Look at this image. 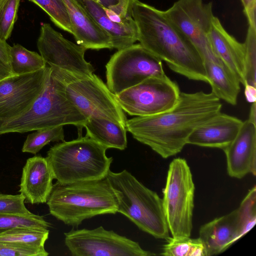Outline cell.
<instances>
[{
  "mask_svg": "<svg viewBox=\"0 0 256 256\" xmlns=\"http://www.w3.org/2000/svg\"><path fill=\"white\" fill-rule=\"evenodd\" d=\"M24 197L22 194H0V214L28 215L30 212L24 204Z\"/></svg>",
  "mask_w": 256,
  "mask_h": 256,
  "instance_id": "obj_34",
  "label": "cell"
},
{
  "mask_svg": "<svg viewBox=\"0 0 256 256\" xmlns=\"http://www.w3.org/2000/svg\"><path fill=\"white\" fill-rule=\"evenodd\" d=\"M44 248L0 241V256H47Z\"/></svg>",
  "mask_w": 256,
  "mask_h": 256,
  "instance_id": "obj_33",
  "label": "cell"
},
{
  "mask_svg": "<svg viewBox=\"0 0 256 256\" xmlns=\"http://www.w3.org/2000/svg\"><path fill=\"white\" fill-rule=\"evenodd\" d=\"M241 1L244 6V13L248 21V26L256 28V0H241Z\"/></svg>",
  "mask_w": 256,
  "mask_h": 256,
  "instance_id": "obj_37",
  "label": "cell"
},
{
  "mask_svg": "<svg viewBox=\"0 0 256 256\" xmlns=\"http://www.w3.org/2000/svg\"><path fill=\"white\" fill-rule=\"evenodd\" d=\"M84 128L86 136L108 149L124 150L127 147L126 130L120 124L104 118L88 119Z\"/></svg>",
  "mask_w": 256,
  "mask_h": 256,
  "instance_id": "obj_23",
  "label": "cell"
},
{
  "mask_svg": "<svg viewBox=\"0 0 256 256\" xmlns=\"http://www.w3.org/2000/svg\"><path fill=\"white\" fill-rule=\"evenodd\" d=\"M195 186L186 160L174 158L168 171L162 204L172 237H190L192 229Z\"/></svg>",
  "mask_w": 256,
  "mask_h": 256,
  "instance_id": "obj_8",
  "label": "cell"
},
{
  "mask_svg": "<svg viewBox=\"0 0 256 256\" xmlns=\"http://www.w3.org/2000/svg\"><path fill=\"white\" fill-rule=\"evenodd\" d=\"M208 38L216 56L236 76L244 85V43L240 42L230 34L219 19L214 16L212 18Z\"/></svg>",
  "mask_w": 256,
  "mask_h": 256,
  "instance_id": "obj_20",
  "label": "cell"
},
{
  "mask_svg": "<svg viewBox=\"0 0 256 256\" xmlns=\"http://www.w3.org/2000/svg\"><path fill=\"white\" fill-rule=\"evenodd\" d=\"M243 122L220 112L192 132L188 144L224 150L237 136Z\"/></svg>",
  "mask_w": 256,
  "mask_h": 256,
  "instance_id": "obj_18",
  "label": "cell"
},
{
  "mask_svg": "<svg viewBox=\"0 0 256 256\" xmlns=\"http://www.w3.org/2000/svg\"><path fill=\"white\" fill-rule=\"evenodd\" d=\"M250 122L256 125V102L252 103L248 118L247 120Z\"/></svg>",
  "mask_w": 256,
  "mask_h": 256,
  "instance_id": "obj_39",
  "label": "cell"
},
{
  "mask_svg": "<svg viewBox=\"0 0 256 256\" xmlns=\"http://www.w3.org/2000/svg\"><path fill=\"white\" fill-rule=\"evenodd\" d=\"M98 25L110 36L112 48L120 50L138 40L137 28L132 18L122 23L112 22L104 8L95 0H76Z\"/></svg>",
  "mask_w": 256,
  "mask_h": 256,
  "instance_id": "obj_21",
  "label": "cell"
},
{
  "mask_svg": "<svg viewBox=\"0 0 256 256\" xmlns=\"http://www.w3.org/2000/svg\"><path fill=\"white\" fill-rule=\"evenodd\" d=\"M68 98L86 118H104L125 127L127 120L114 94L96 75L51 67Z\"/></svg>",
  "mask_w": 256,
  "mask_h": 256,
  "instance_id": "obj_7",
  "label": "cell"
},
{
  "mask_svg": "<svg viewBox=\"0 0 256 256\" xmlns=\"http://www.w3.org/2000/svg\"><path fill=\"white\" fill-rule=\"evenodd\" d=\"M102 6L124 18L132 16V6L134 0H95Z\"/></svg>",
  "mask_w": 256,
  "mask_h": 256,
  "instance_id": "obj_35",
  "label": "cell"
},
{
  "mask_svg": "<svg viewBox=\"0 0 256 256\" xmlns=\"http://www.w3.org/2000/svg\"><path fill=\"white\" fill-rule=\"evenodd\" d=\"M244 236L238 208L202 226L199 238L206 256L220 254Z\"/></svg>",
  "mask_w": 256,
  "mask_h": 256,
  "instance_id": "obj_16",
  "label": "cell"
},
{
  "mask_svg": "<svg viewBox=\"0 0 256 256\" xmlns=\"http://www.w3.org/2000/svg\"><path fill=\"white\" fill-rule=\"evenodd\" d=\"M11 46L0 38V80L13 75L10 66Z\"/></svg>",
  "mask_w": 256,
  "mask_h": 256,
  "instance_id": "obj_36",
  "label": "cell"
},
{
  "mask_svg": "<svg viewBox=\"0 0 256 256\" xmlns=\"http://www.w3.org/2000/svg\"><path fill=\"white\" fill-rule=\"evenodd\" d=\"M222 108L220 100L212 92H180L172 108L127 120L125 128L134 138L166 158L180 152L194 130L221 112Z\"/></svg>",
  "mask_w": 256,
  "mask_h": 256,
  "instance_id": "obj_1",
  "label": "cell"
},
{
  "mask_svg": "<svg viewBox=\"0 0 256 256\" xmlns=\"http://www.w3.org/2000/svg\"><path fill=\"white\" fill-rule=\"evenodd\" d=\"M50 66L0 80V125L25 112L44 90Z\"/></svg>",
  "mask_w": 256,
  "mask_h": 256,
  "instance_id": "obj_13",
  "label": "cell"
},
{
  "mask_svg": "<svg viewBox=\"0 0 256 256\" xmlns=\"http://www.w3.org/2000/svg\"><path fill=\"white\" fill-rule=\"evenodd\" d=\"M64 126L36 130L27 138L22 148V152L36 154L46 144L50 142L64 141Z\"/></svg>",
  "mask_w": 256,
  "mask_h": 256,
  "instance_id": "obj_27",
  "label": "cell"
},
{
  "mask_svg": "<svg viewBox=\"0 0 256 256\" xmlns=\"http://www.w3.org/2000/svg\"><path fill=\"white\" fill-rule=\"evenodd\" d=\"M131 14L137 28V40L144 48L164 60L174 72L208 83L202 58L164 11L134 0Z\"/></svg>",
  "mask_w": 256,
  "mask_h": 256,
  "instance_id": "obj_2",
  "label": "cell"
},
{
  "mask_svg": "<svg viewBox=\"0 0 256 256\" xmlns=\"http://www.w3.org/2000/svg\"><path fill=\"white\" fill-rule=\"evenodd\" d=\"M226 156L228 174L242 178L256 174V125L243 122L235 138L223 150Z\"/></svg>",
  "mask_w": 256,
  "mask_h": 256,
  "instance_id": "obj_15",
  "label": "cell"
},
{
  "mask_svg": "<svg viewBox=\"0 0 256 256\" xmlns=\"http://www.w3.org/2000/svg\"><path fill=\"white\" fill-rule=\"evenodd\" d=\"M86 118L68 98L52 69L42 92L30 108L20 116L0 125V134L26 132L59 126L72 124L78 131Z\"/></svg>",
  "mask_w": 256,
  "mask_h": 256,
  "instance_id": "obj_6",
  "label": "cell"
},
{
  "mask_svg": "<svg viewBox=\"0 0 256 256\" xmlns=\"http://www.w3.org/2000/svg\"><path fill=\"white\" fill-rule=\"evenodd\" d=\"M78 44L86 50L112 49L109 34L94 21L76 0H63Z\"/></svg>",
  "mask_w": 256,
  "mask_h": 256,
  "instance_id": "obj_19",
  "label": "cell"
},
{
  "mask_svg": "<svg viewBox=\"0 0 256 256\" xmlns=\"http://www.w3.org/2000/svg\"><path fill=\"white\" fill-rule=\"evenodd\" d=\"M238 209L240 220L242 232L244 236L254 227L256 222V188L255 186L248 190Z\"/></svg>",
  "mask_w": 256,
  "mask_h": 256,
  "instance_id": "obj_32",
  "label": "cell"
},
{
  "mask_svg": "<svg viewBox=\"0 0 256 256\" xmlns=\"http://www.w3.org/2000/svg\"><path fill=\"white\" fill-rule=\"evenodd\" d=\"M107 149L90 138L80 136L52 146L46 158L60 182L100 180L106 176L113 160L106 156Z\"/></svg>",
  "mask_w": 256,
  "mask_h": 256,
  "instance_id": "obj_5",
  "label": "cell"
},
{
  "mask_svg": "<svg viewBox=\"0 0 256 256\" xmlns=\"http://www.w3.org/2000/svg\"><path fill=\"white\" fill-rule=\"evenodd\" d=\"M54 179L52 170L46 158L36 156L28 158L22 168L19 190L24 197V202H46Z\"/></svg>",
  "mask_w": 256,
  "mask_h": 256,
  "instance_id": "obj_17",
  "label": "cell"
},
{
  "mask_svg": "<svg viewBox=\"0 0 256 256\" xmlns=\"http://www.w3.org/2000/svg\"><path fill=\"white\" fill-rule=\"evenodd\" d=\"M48 236V228H18L0 233V241L44 248Z\"/></svg>",
  "mask_w": 256,
  "mask_h": 256,
  "instance_id": "obj_25",
  "label": "cell"
},
{
  "mask_svg": "<svg viewBox=\"0 0 256 256\" xmlns=\"http://www.w3.org/2000/svg\"><path fill=\"white\" fill-rule=\"evenodd\" d=\"M46 204L52 215L73 227L98 215L115 214L118 207L117 197L106 176L70 183L57 181Z\"/></svg>",
  "mask_w": 256,
  "mask_h": 256,
  "instance_id": "obj_3",
  "label": "cell"
},
{
  "mask_svg": "<svg viewBox=\"0 0 256 256\" xmlns=\"http://www.w3.org/2000/svg\"><path fill=\"white\" fill-rule=\"evenodd\" d=\"M64 243L73 256H151L139 244L100 226L93 230L72 228L64 232Z\"/></svg>",
  "mask_w": 256,
  "mask_h": 256,
  "instance_id": "obj_11",
  "label": "cell"
},
{
  "mask_svg": "<svg viewBox=\"0 0 256 256\" xmlns=\"http://www.w3.org/2000/svg\"><path fill=\"white\" fill-rule=\"evenodd\" d=\"M204 63L211 92L220 100L236 104L240 90V82L236 76L222 61L206 60Z\"/></svg>",
  "mask_w": 256,
  "mask_h": 256,
  "instance_id": "obj_22",
  "label": "cell"
},
{
  "mask_svg": "<svg viewBox=\"0 0 256 256\" xmlns=\"http://www.w3.org/2000/svg\"><path fill=\"white\" fill-rule=\"evenodd\" d=\"M244 84L256 86V28L248 26L246 40L244 43Z\"/></svg>",
  "mask_w": 256,
  "mask_h": 256,
  "instance_id": "obj_30",
  "label": "cell"
},
{
  "mask_svg": "<svg viewBox=\"0 0 256 256\" xmlns=\"http://www.w3.org/2000/svg\"><path fill=\"white\" fill-rule=\"evenodd\" d=\"M106 68V86L115 95L148 78L166 74L162 60L140 44L118 50Z\"/></svg>",
  "mask_w": 256,
  "mask_h": 256,
  "instance_id": "obj_9",
  "label": "cell"
},
{
  "mask_svg": "<svg viewBox=\"0 0 256 256\" xmlns=\"http://www.w3.org/2000/svg\"><path fill=\"white\" fill-rule=\"evenodd\" d=\"M2 194L1 192H0V194Z\"/></svg>",
  "mask_w": 256,
  "mask_h": 256,
  "instance_id": "obj_40",
  "label": "cell"
},
{
  "mask_svg": "<svg viewBox=\"0 0 256 256\" xmlns=\"http://www.w3.org/2000/svg\"><path fill=\"white\" fill-rule=\"evenodd\" d=\"M48 228L51 224L42 216L32 213L28 215L0 214V234L18 228Z\"/></svg>",
  "mask_w": 256,
  "mask_h": 256,
  "instance_id": "obj_29",
  "label": "cell"
},
{
  "mask_svg": "<svg viewBox=\"0 0 256 256\" xmlns=\"http://www.w3.org/2000/svg\"><path fill=\"white\" fill-rule=\"evenodd\" d=\"M10 66L13 74H21L42 69L46 63L38 53L18 44L11 46Z\"/></svg>",
  "mask_w": 256,
  "mask_h": 256,
  "instance_id": "obj_24",
  "label": "cell"
},
{
  "mask_svg": "<svg viewBox=\"0 0 256 256\" xmlns=\"http://www.w3.org/2000/svg\"><path fill=\"white\" fill-rule=\"evenodd\" d=\"M106 178L118 200V212L156 238L166 239L169 236L162 200L156 192L126 170L119 172L110 170Z\"/></svg>",
  "mask_w": 256,
  "mask_h": 256,
  "instance_id": "obj_4",
  "label": "cell"
},
{
  "mask_svg": "<svg viewBox=\"0 0 256 256\" xmlns=\"http://www.w3.org/2000/svg\"><path fill=\"white\" fill-rule=\"evenodd\" d=\"M21 0H0V38L6 40L10 36L17 19Z\"/></svg>",
  "mask_w": 256,
  "mask_h": 256,
  "instance_id": "obj_31",
  "label": "cell"
},
{
  "mask_svg": "<svg viewBox=\"0 0 256 256\" xmlns=\"http://www.w3.org/2000/svg\"><path fill=\"white\" fill-rule=\"evenodd\" d=\"M42 9L58 28L73 34L68 10L63 0H28Z\"/></svg>",
  "mask_w": 256,
  "mask_h": 256,
  "instance_id": "obj_28",
  "label": "cell"
},
{
  "mask_svg": "<svg viewBox=\"0 0 256 256\" xmlns=\"http://www.w3.org/2000/svg\"><path fill=\"white\" fill-rule=\"evenodd\" d=\"M180 92L177 83L165 74L148 78L115 96L124 112L130 116H144L173 108Z\"/></svg>",
  "mask_w": 256,
  "mask_h": 256,
  "instance_id": "obj_10",
  "label": "cell"
},
{
  "mask_svg": "<svg viewBox=\"0 0 256 256\" xmlns=\"http://www.w3.org/2000/svg\"><path fill=\"white\" fill-rule=\"evenodd\" d=\"M36 45L40 55L50 67L85 75L94 71L84 58L86 49L66 39L49 24H42Z\"/></svg>",
  "mask_w": 256,
  "mask_h": 256,
  "instance_id": "obj_14",
  "label": "cell"
},
{
  "mask_svg": "<svg viewBox=\"0 0 256 256\" xmlns=\"http://www.w3.org/2000/svg\"><path fill=\"white\" fill-rule=\"evenodd\" d=\"M164 12L192 44L204 62L221 61L214 53L208 38L214 16L212 2L178 0Z\"/></svg>",
  "mask_w": 256,
  "mask_h": 256,
  "instance_id": "obj_12",
  "label": "cell"
},
{
  "mask_svg": "<svg viewBox=\"0 0 256 256\" xmlns=\"http://www.w3.org/2000/svg\"><path fill=\"white\" fill-rule=\"evenodd\" d=\"M244 94L246 101L250 103L256 102V86L246 84Z\"/></svg>",
  "mask_w": 256,
  "mask_h": 256,
  "instance_id": "obj_38",
  "label": "cell"
},
{
  "mask_svg": "<svg viewBox=\"0 0 256 256\" xmlns=\"http://www.w3.org/2000/svg\"><path fill=\"white\" fill-rule=\"evenodd\" d=\"M164 245L161 255L164 256H206V250L202 240L198 238H174L168 236Z\"/></svg>",
  "mask_w": 256,
  "mask_h": 256,
  "instance_id": "obj_26",
  "label": "cell"
}]
</instances>
